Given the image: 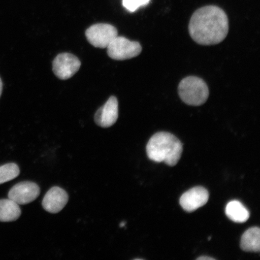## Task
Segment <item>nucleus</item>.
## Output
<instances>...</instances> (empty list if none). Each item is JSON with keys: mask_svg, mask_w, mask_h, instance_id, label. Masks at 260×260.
I'll return each instance as SVG.
<instances>
[{"mask_svg": "<svg viewBox=\"0 0 260 260\" xmlns=\"http://www.w3.org/2000/svg\"><path fill=\"white\" fill-rule=\"evenodd\" d=\"M2 90H3V83H2L1 78H0V96H1V95H2Z\"/></svg>", "mask_w": 260, "mask_h": 260, "instance_id": "nucleus-17", "label": "nucleus"}, {"mask_svg": "<svg viewBox=\"0 0 260 260\" xmlns=\"http://www.w3.org/2000/svg\"><path fill=\"white\" fill-rule=\"evenodd\" d=\"M182 152L183 145L180 140L170 133H155L146 145V153L151 160L165 162L170 167L177 164Z\"/></svg>", "mask_w": 260, "mask_h": 260, "instance_id": "nucleus-2", "label": "nucleus"}, {"mask_svg": "<svg viewBox=\"0 0 260 260\" xmlns=\"http://www.w3.org/2000/svg\"><path fill=\"white\" fill-rule=\"evenodd\" d=\"M125 223L122 222L121 224H120V226H121V227H123V226L125 225Z\"/></svg>", "mask_w": 260, "mask_h": 260, "instance_id": "nucleus-18", "label": "nucleus"}, {"mask_svg": "<svg viewBox=\"0 0 260 260\" xmlns=\"http://www.w3.org/2000/svg\"><path fill=\"white\" fill-rule=\"evenodd\" d=\"M20 170L14 162L5 164L0 167V184L7 183L19 176Z\"/></svg>", "mask_w": 260, "mask_h": 260, "instance_id": "nucleus-14", "label": "nucleus"}, {"mask_svg": "<svg viewBox=\"0 0 260 260\" xmlns=\"http://www.w3.org/2000/svg\"><path fill=\"white\" fill-rule=\"evenodd\" d=\"M150 0H123V7L128 11L134 12L139 8L147 6Z\"/></svg>", "mask_w": 260, "mask_h": 260, "instance_id": "nucleus-15", "label": "nucleus"}, {"mask_svg": "<svg viewBox=\"0 0 260 260\" xmlns=\"http://www.w3.org/2000/svg\"><path fill=\"white\" fill-rule=\"evenodd\" d=\"M240 248L246 252H259L260 230L258 227L251 228L244 233L240 241Z\"/></svg>", "mask_w": 260, "mask_h": 260, "instance_id": "nucleus-11", "label": "nucleus"}, {"mask_svg": "<svg viewBox=\"0 0 260 260\" xmlns=\"http://www.w3.org/2000/svg\"><path fill=\"white\" fill-rule=\"evenodd\" d=\"M225 213L230 220L236 223L245 222L250 216L248 209L237 200H233L228 203Z\"/></svg>", "mask_w": 260, "mask_h": 260, "instance_id": "nucleus-13", "label": "nucleus"}, {"mask_svg": "<svg viewBox=\"0 0 260 260\" xmlns=\"http://www.w3.org/2000/svg\"><path fill=\"white\" fill-rule=\"evenodd\" d=\"M107 48L108 56L116 60H125L137 57L142 50L138 42L131 41L127 38L118 36Z\"/></svg>", "mask_w": 260, "mask_h": 260, "instance_id": "nucleus-4", "label": "nucleus"}, {"mask_svg": "<svg viewBox=\"0 0 260 260\" xmlns=\"http://www.w3.org/2000/svg\"><path fill=\"white\" fill-rule=\"evenodd\" d=\"M81 61L76 56L70 53H61L55 58L53 70L56 77L61 80H68L73 77L80 70Z\"/></svg>", "mask_w": 260, "mask_h": 260, "instance_id": "nucleus-6", "label": "nucleus"}, {"mask_svg": "<svg viewBox=\"0 0 260 260\" xmlns=\"http://www.w3.org/2000/svg\"><path fill=\"white\" fill-rule=\"evenodd\" d=\"M118 100L115 96H111L105 105L97 110L94 119L101 127L109 128L115 124L118 120Z\"/></svg>", "mask_w": 260, "mask_h": 260, "instance_id": "nucleus-9", "label": "nucleus"}, {"mask_svg": "<svg viewBox=\"0 0 260 260\" xmlns=\"http://www.w3.org/2000/svg\"><path fill=\"white\" fill-rule=\"evenodd\" d=\"M21 214L19 205L11 199L0 200V222H12L19 219Z\"/></svg>", "mask_w": 260, "mask_h": 260, "instance_id": "nucleus-12", "label": "nucleus"}, {"mask_svg": "<svg viewBox=\"0 0 260 260\" xmlns=\"http://www.w3.org/2000/svg\"><path fill=\"white\" fill-rule=\"evenodd\" d=\"M68 200L69 198L66 191L59 187H53L45 194L42 201V207L49 213H59L67 204Z\"/></svg>", "mask_w": 260, "mask_h": 260, "instance_id": "nucleus-10", "label": "nucleus"}, {"mask_svg": "<svg viewBox=\"0 0 260 260\" xmlns=\"http://www.w3.org/2000/svg\"><path fill=\"white\" fill-rule=\"evenodd\" d=\"M40 188L32 181H22L15 185L10 190L8 197L18 205L31 203L40 194Z\"/></svg>", "mask_w": 260, "mask_h": 260, "instance_id": "nucleus-7", "label": "nucleus"}, {"mask_svg": "<svg viewBox=\"0 0 260 260\" xmlns=\"http://www.w3.org/2000/svg\"><path fill=\"white\" fill-rule=\"evenodd\" d=\"M197 259L198 260H214L215 259L212 257H210V256H200V257L197 258Z\"/></svg>", "mask_w": 260, "mask_h": 260, "instance_id": "nucleus-16", "label": "nucleus"}, {"mask_svg": "<svg viewBox=\"0 0 260 260\" xmlns=\"http://www.w3.org/2000/svg\"><path fill=\"white\" fill-rule=\"evenodd\" d=\"M178 89L180 99L187 105L200 106L204 105L209 99V87L200 77L184 78L179 84Z\"/></svg>", "mask_w": 260, "mask_h": 260, "instance_id": "nucleus-3", "label": "nucleus"}, {"mask_svg": "<svg viewBox=\"0 0 260 260\" xmlns=\"http://www.w3.org/2000/svg\"><path fill=\"white\" fill-rule=\"evenodd\" d=\"M229 31V21L226 13L216 6H206L197 10L188 24L191 38L202 45L220 43Z\"/></svg>", "mask_w": 260, "mask_h": 260, "instance_id": "nucleus-1", "label": "nucleus"}, {"mask_svg": "<svg viewBox=\"0 0 260 260\" xmlns=\"http://www.w3.org/2000/svg\"><path fill=\"white\" fill-rule=\"evenodd\" d=\"M85 35L87 40L93 47L107 48L114 39L118 37V32L114 26L101 23L90 26Z\"/></svg>", "mask_w": 260, "mask_h": 260, "instance_id": "nucleus-5", "label": "nucleus"}, {"mask_svg": "<svg viewBox=\"0 0 260 260\" xmlns=\"http://www.w3.org/2000/svg\"><path fill=\"white\" fill-rule=\"evenodd\" d=\"M209 191L203 187L191 188L182 194L180 204L187 212H192L206 205L209 201Z\"/></svg>", "mask_w": 260, "mask_h": 260, "instance_id": "nucleus-8", "label": "nucleus"}]
</instances>
